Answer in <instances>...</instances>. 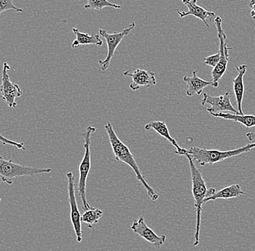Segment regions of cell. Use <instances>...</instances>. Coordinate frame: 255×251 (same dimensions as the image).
I'll use <instances>...</instances> for the list:
<instances>
[{
	"instance_id": "obj_16",
	"label": "cell",
	"mask_w": 255,
	"mask_h": 251,
	"mask_svg": "<svg viewBox=\"0 0 255 251\" xmlns=\"http://www.w3.org/2000/svg\"><path fill=\"white\" fill-rule=\"evenodd\" d=\"M197 71H193L192 76H183V80L187 84L186 94L189 97H192L194 94L200 95L203 92V89L207 86H214L213 81H207L199 78L197 76Z\"/></svg>"
},
{
	"instance_id": "obj_7",
	"label": "cell",
	"mask_w": 255,
	"mask_h": 251,
	"mask_svg": "<svg viewBox=\"0 0 255 251\" xmlns=\"http://www.w3.org/2000/svg\"><path fill=\"white\" fill-rule=\"evenodd\" d=\"M135 27V23H131L130 24L127 28H125L124 31L121 32H115L113 33H109L106 30L100 29L99 33L101 36H103L106 40L107 45H108V55L105 60H99V64H100V68L103 72L106 71L109 68L111 65V60L113 59V56L115 55L116 49L119 47L121 44L122 40L128 36L132 30Z\"/></svg>"
},
{
	"instance_id": "obj_8",
	"label": "cell",
	"mask_w": 255,
	"mask_h": 251,
	"mask_svg": "<svg viewBox=\"0 0 255 251\" xmlns=\"http://www.w3.org/2000/svg\"><path fill=\"white\" fill-rule=\"evenodd\" d=\"M9 70H10V66L7 63H3L1 84L0 86V92H1L0 97L6 102L9 109H12V108H17L16 98L21 97L23 92L20 86L11 81L8 73Z\"/></svg>"
},
{
	"instance_id": "obj_22",
	"label": "cell",
	"mask_w": 255,
	"mask_h": 251,
	"mask_svg": "<svg viewBox=\"0 0 255 251\" xmlns=\"http://www.w3.org/2000/svg\"><path fill=\"white\" fill-rule=\"evenodd\" d=\"M11 9L17 12H22L23 11L21 8L16 7L12 0H0V17L2 12Z\"/></svg>"
},
{
	"instance_id": "obj_25",
	"label": "cell",
	"mask_w": 255,
	"mask_h": 251,
	"mask_svg": "<svg viewBox=\"0 0 255 251\" xmlns=\"http://www.w3.org/2000/svg\"><path fill=\"white\" fill-rule=\"evenodd\" d=\"M249 6L251 8V16L253 18L255 19V0H251L249 3Z\"/></svg>"
},
{
	"instance_id": "obj_23",
	"label": "cell",
	"mask_w": 255,
	"mask_h": 251,
	"mask_svg": "<svg viewBox=\"0 0 255 251\" xmlns=\"http://www.w3.org/2000/svg\"><path fill=\"white\" fill-rule=\"evenodd\" d=\"M0 142L3 145H10V146L15 147L16 149L25 150V145H24L23 142L12 141V140L3 137L1 134H0Z\"/></svg>"
},
{
	"instance_id": "obj_18",
	"label": "cell",
	"mask_w": 255,
	"mask_h": 251,
	"mask_svg": "<svg viewBox=\"0 0 255 251\" xmlns=\"http://www.w3.org/2000/svg\"><path fill=\"white\" fill-rule=\"evenodd\" d=\"M73 32L76 36V39L73 41L72 44L73 48H78L80 45H89V44H93L99 47L103 46V41L100 39V35L95 34V33L88 34V33H82L76 28H73Z\"/></svg>"
},
{
	"instance_id": "obj_24",
	"label": "cell",
	"mask_w": 255,
	"mask_h": 251,
	"mask_svg": "<svg viewBox=\"0 0 255 251\" xmlns=\"http://www.w3.org/2000/svg\"><path fill=\"white\" fill-rule=\"evenodd\" d=\"M219 52H218V53L215 54V55L208 56V57L204 58V62H205V65L213 67V68H215V67L218 65V63H219Z\"/></svg>"
},
{
	"instance_id": "obj_5",
	"label": "cell",
	"mask_w": 255,
	"mask_h": 251,
	"mask_svg": "<svg viewBox=\"0 0 255 251\" xmlns=\"http://www.w3.org/2000/svg\"><path fill=\"white\" fill-rule=\"evenodd\" d=\"M52 169L32 167L16 164L12 160H5L0 156V180L11 185L14 179L22 177H33L42 174H49Z\"/></svg>"
},
{
	"instance_id": "obj_2",
	"label": "cell",
	"mask_w": 255,
	"mask_h": 251,
	"mask_svg": "<svg viewBox=\"0 0 255 251\" xmlns=\"http://www.w3.org/2000/svg\"><path fill=\"white\" fill-rule=\"evenodd\" d=\"M255 148V143L247 144L245 146L237 149L221 151L216 149H204L198 147L187 149L186 156H190L193 161H197L201 166L213 165L217 163L222 162L229 158L240 156L243 153H248Z\"/></svg>"
},
{
	"instance_id": "obj_13",
	"label": "cell",
	"mask_w": 255,
	"mask_h": 251,
	"mask_svg": "<svg viewBox=\"0 0 255 251\" xmlns=\"http://www.w3.org/2000/svg\"><path fill=\"white\" fill-rule=\"evenodd\" d=\"M183 4H184L188 7L189 10L187 12H181L177 10L178 15L181 17H186V16L193 15L197 18L200 19L207 28H210L208 20H212L215 18V12L207 11L205 8L200 7L197 4V0H182Z\"/></svg>"
},
{
	"instance_id": "obj_21",
	"label": "cell",
	"mask_w": 255,
	"mask_h": 251,
	"mask_svg": "<svg viewBox=\"0 0 255 251\" xmlns=\"http://www.w3.org/2000/svg\"><path fill=\"white\" fill-rule=\"evenodd\" d=\"M87 4L84 6L87 9H97L102 10L105 7H113L115 9H121V6L119 4H113L108 0H87Z\"/></svg>"
},
{
	"instance_id": "obj_17",
	"label": "cell",
	"mask_w": 255,
	"mask_h": 251,
	"mask_svg": "<svg viewBox=\"0 0 255 251\" xmlns=\"http://www.w3.org/2000/svg\"><path fill=\"white\" fill-rule=\"evenodd\" d=\"M245 193L242 191L240 185L238 184L230 185L222 189L220 191L215 193L213 196L205 198L204 204L209 201H216L218 199H231V198H238L245 195Z\"/></svg>"
},
{
	"instance_id": "obj_14",
	"label": "cell",
	"mask_w": 255,
	"mask_h": 251,
	"mask_svg": "<svg viewBox=\"0 0 255 251\" xmlns=\"http://www.w3.org/2000/svg\"><path fill=\"white\" fill-rule=\"evenodd\" d=\"M144 129L146 131H150L151 129H153V130H154V132H157L161 137H164L165 140L170 142V143H171L175 147V149H176L175 151V153H176V154L179 155V156H185L187 154V149H185V148L180 147L176 140L170 136L168 128H167V124H165V121H150V122L148 123V124L144 126Z\"/></svg>"
},
{
	"instance_id": "obj_11",
	"label": "cell",
	"mask_w": 255,
	"mask_h": 251,
	"mask_svg": "<svg viewBox=\"0 0 255 251\" xmlns=\"http://www.w3.org/2000/svg\"><path fill=\"white\" fill-rule=\"evenodd\" d=\"M130 229L133 230V233L154 246L156 249H160L166 241V236L165 235L157 236L147 226L143 217H140L138 220L133 221Z\"/></svg>"
},
{
	"instance_id": "obj_4",
	"label": "cell",
	"mask_w": 255,
	"mask_h": 251,
	"mask_svg": "<svg viewBox=\"0 0 255 251\" xmlns=\"http://www.w3.org/2000/svg\"><path fill=\"white\" fill-rule=\"evenodd\" d=\"M97 130L94 126H89L86 129L85 132L83 134L84 139V148L85 150L84 157L81 160L79 165V181L78 185V191L81 201H82L83 209L84 211L89 210L91 206L88 204L87 199V182L89 172H90L91 166V138L92 135Z\"/></svg>"
},
{
	"instance_id": "obj_6",
	"label": "cell",
	"mask_w": 255,
	"mask_h": 251,
	"mask_svg": "<svg viewBox=\"0 0 255 251\" xmlns=\"http://www.w3.org/2000/svg\"><path fill=\"white\" fill-rule=\"evenodd\" d=\"M215 25L218 30V36L220 41V60L218 65L213 68L212 71V77L214 83L213 87L218 88L219 86V81L226 71H227L228 64L229 61V51L232 49L228 47L226 44V35L222 28V19L219 16H216L214 19Z\"/></svg>"
},
{
	"instance_id": "obj_12",
	"label": "cell",
	"mask_w": 255,
	"mask_h": 251,
	"mask_svg": "<svg viewBox=\"0 0 255 251\" xmlns=\"http://www.w3.org/2000/svg\"><path fill=\"white\" fill-rule=\"evenodd\" d=\"M125 76L131 77L133 82L130 84L129 87L133 91H137L141 87H151L157 84V79L155 73L154 72L146 71V70L137 68L134 71H125L124 73Z\"/></svg>"
},
{
	"instance_id": "obj_15",
	"label": "cell",
	"mask_w": 255,
	"mask_h": 251,
	"mask_svg": "<svg viewBox=\"0 0 255 251\" xmlns=\"http://www.w3.org/2000/svg\"><path fill=\"white\" fill-rule=\"evenodd\" d=\"M236 68L238 71V74H237V77L234 78L233 80V88H234L239 114L244 115L243 110H242V102H243L244 94H245L244 76L247 72V65H241L239 66L236 65Z\"/></svg>"
},
{
	"instance_id": "obj_3",
	"label": "cell",
	"mask_w": 255,
	"mask_h": 251,
	"mask_svg": "<svg viewBox=\"0 0 255 251\" xmlns=\"http://www.w3.org/2000/svg\"><path fill=\"white\" fill-rule=\"evenodd\" d=\"M189 161L190 166L191 182H192V195L194 200V207L197 212V224H196L195 234H194V246L199 244V234H200L201 217H202V206L204 201L207 198L208 189L206 182L202 177L201 169H198L194 164V161L190 156H186Z\"/></svg>"
},
{
	"instance_id": "obj_19",
	"label": "cell",
	"mask_w": 255,
	"mask_h": 251,
	"mask_svg": "<svg viewBox=\"0 0 255 251\" xmlns=\"http://www.w3.org/2000/svg\"><path fill=\"white\" fill-rule=\"evenodd\" d=\"M211 115L214 117L235 121V122L239 123V124L246 126L247 128H252L255 126V116H253V115L234 114L232 113H223V112L213 113Z\"/></svg>"
},
{
	"instance_id": "obj_20",
	"label": "cell",
	"mask_w": 255,
	"mask_h": 251,
	"mask_svg": "<svg viewBox=\"0 0 255 251\" xmlns=\"http://www.w3.org/2000/svg\"><path fill=\"white\" fill-rule=\"evenodd\" d=\"M103 216V211L95 208H91L81 215V221L82 223L87 224L88 228L92 229L95 225L98 224Z\"/></svg>"
},
{
	"instance_id": "obj_10",
	"label": "cell",
	"mask_w": 255,
	"mask_h": 251,
	"mask_svg": "<svg viewBox=\"0 0 255 251\" xmlns=\"http://www.w3.org/2000/svg\"><path fill=\"white\" fill-rule=\"evenodd\" d=\"M210 105V108L207 109L210 114L218 113L220 112H231L234 114H239L238 110L234 108L231 104L230 99V91H228L223 95L213 97L207 93H204L203 99L202 100V105Z\"/></svg>"
},
{
	"instance_id": "obj_9",
	"label": "cell",
	"mask_w": 255,
	"mask_h": 251,
	"mask_svg": "<svg viewBox=\"0 0 255 251\" xmlns=\"http://www.w3.org/2000/svg\"><path fill=\"white\" fill-rule=\"evenodd\" d=\"M68 178V197H69L70 207H71V221L73 230L76 236L78 243L82 242V226H81V217L76 196V186H75V177L73 173L68 172L66 174Z\"/></svg>"
},
{
	"instance_id": "obj_26",
	"label": "cell",
	"mask_w": 255,
	"mask_h": 251,
	"mask_svg": "<svg viewBox=\"0 0 255 251\" xmlns=\"http://www.w3.org/2000/svg\"><path fill=\"white\" fill-rule=\"evenodd\" d=\"M246 136L247 139H248L250 141H255V134L253 133V132H249V133L246 134Z\"/></svg>"
},
{
	"instance_id": "obj_1",
	"label": "cell",
	"mask_w": 255,
	"mask_h": 251,
	"mask_svg": "<svg viewBox=\"0 0 255 251\" xmlns=\"http://www.w3.org/2000/svg\"><path fill=\"white\" fill-rule=\"evenodd\" d=\"M105 130L108 133V137H109L110 143L113 149V153H114L115 158L116 161H121L127 164L130 166L135 174L137 180L141 182V185L144 187L145 190H146L148 196L150 198L152 201H157L159 199V194L154 190L149 184L145 180L144 177L141 174V170L137 164L134 156L132 154L130 149L128 148L118 137L114 129H113V124L111 122H108L105 126Z\"/></svg>"
},
{
	"instance_id": "obj_27",
	"label": "cell",
	"mask_w": 255,
	"mask_h": 251,
	"mask_svg": "<svg viewBox=\"0 0 255 251\" xmlns=\"http://www.w3.org/2000/svg\"><path fill=\"white\" fill-rule=\"evenodd\" d=\"M1 198H0V202H1Z\"/></svg>"
}]
</instances>
